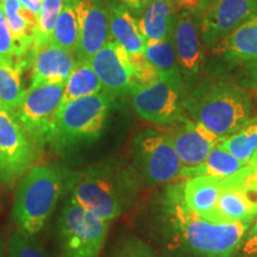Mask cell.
Listing matches in <instances>:
<instances>
[{"instance_id":"6da1fadb","label":"cell","mask_w":257,"mask_h":257,"mask_svg":"<svg viewBox=\"0 0 257 257\" xmlns=\"http://www.w3.org/2000/svg\"><path fill=\"white\" fill-rule=\"evenodd\" d=\"M153 218L161 244L174 257H232L251 226L198 217L186 206L178 181L154 199Z\"/></svg>"},{"instance_id":"7a4b0ae2","label":"cell","mask_w":257,"mask_h":257,"mask_svg":"<svg viewBox=\"0 0 257 257\" xmlns=\"http://www.w3.org/2000/svg\"><path fill=\"white\" fill-rule=\"evenodd\" d=\"M142 186L133 166L96 165L66 178L68 199L108 223L134 207Z\"/></svg>"},{"instance_id":"3957f363","label":"cell","mask_w":257,"mask_h":257,"mask_svg":"<svg viewBox=\"0 0 257 257\" xmlns=\"http://www.w3.org/2000/svg\"><path fill=\"white\" fill-rule=\"evenodd\" d=\"M184 107L188 118L220 138L238 131L252 113L249 92L238 83L221 79L200 82L186 91Z\"/></svg>"},{"instance_id":"277c9868","label":"cell","mask_w":257,"mask_h":257,"mask_svg":"<svg viewBox=\"0 0 257 257\" xmlns=\"http://www.w3.org/2000/svg\"><path fill=\"white\" fill-rule=\"evenodd\" d=\"M66 188V173L57 166L37 165L21 179L16 189L12 217L17 227L40 233Z\"/></svg>"},{"instance_id":"5b68a950","label":"cell","mask_w":257,"mask_h":257,"mask_svg":"<svg viewBox=\"0 0 257 257\" xmlns=\"http://www.w3.org/2000/svg\"><path fill=\"white\" fill-rule=\"evenodd\" d=\"M113 100L102 91L62 104L49 146L64 152L98 140L107 123Z\"/></svg>"},{"instance_id":"8992f818","label":"cell","mask_w":257,"mask_h":257,"mask_svg":"<svg viewBox=\"0 0 257 257\" xmlns=\"http://www.w3.org/2000/svg\"><path fill=\"white\" fill-rule=\"evenodd\" d=\"M110 223L67 199L57 220L60 257H99Z\"/></svg>"},{"instance_id":"52a82bcc","label":"cell","mask_w":257,"mask_h":257,"mask_svg":"<svg viewBox=\"0 0 257 257\" xmlns=\"http://www.w3.org/2000/svg\"><path fill=\"white\" fill-rule=\"evenodd\" d=\"M133 168L147 187L179 181L184 165L165 131L146 128L133 142Z\"/></svg>"},{"instance_id":"ba28073f","label":"cell","mask_w":257,"mask_h":257,"mask_svg":"<svg viewBox=\"0 0 257 257\" xmlns=\"http://www.w3.org/2000/svg\"><path fill=\"white\" fill-rule=\"evenodd\" d=\"M128 94L136 113L154 125L169 127L187 118L182 80L157 76L150 81L136 83Z\"/></svg>"},{"instance_id":"9c48e42d","label":"cell","mask_w":257,"mask_h":257,"mask_svg":"<svg viewBox=\"0 0 257 257\" xmlns=\"http://www.w3.org/2000/svg\"><path fill=\"white\" fill-rule=\"evenodd\" d=\"M212 53V68L221 80L229 78L257 85V15L219 42Z\"/></svg>"},{"instance_id":"30bf717a","label":"cell","mask_w":257,"mask_h":257,"mask_svg":"<svg viewBox=\"0 0 257 257\" xmlns=\"http://www.w3.org/2000/svg\"><path fill=\"white\" fill-rule=\"evenodd\" d=\"M64 85L66 82L30 85L15 113L19 125L41 148L50 144L62 106Z\"/></svg>"},{"instance_id":"8fae6325","label":"cell","mask_w":257,"mask_h":257,"mask_svg":"<svg viewBox=\"0 0 257 257\" xmlns=\"http://www.w3.org/2000/svg\"><path fill=\"white\" fill-rule=\"evenodd\" d=\"M42 149L9 111L0 113V186L14 187L42 157Z\"/></svg>"},{"instance_id":"7c38bea8","label":"cell","mask_w":257,"mask_h":257,"mask_svg":"<svg viewBox=\"0 0 257 257\" xmlns=\"http://www.w3.org/2000/svg\"><path fill=\"white\" fill-rule=\"evenodd\" d=\"M257 15V0H212L199 12L201 40L212 50Z\"/></svg>"},{"instance_id":"4fadbf2b","label":"cell","mask_w":257,"mask_h":257,"mask_svg":"<svg viewBox=\"0 0 257 257\" xmlns=\"http://www.w3.org/2000/svg\"><path fill=\"white\" fill-rule=\"evenodd\" d=\"M88 62L100 80L102 89L113 99L130 93L138 82L137 70L133 61L114 41H108Z\"/></svg>"},{"instance_id":"5bb4252c","label":"cell","mask_w":257,"mask_h":257,"mask_svg":"<svg viewBox=\"0 0 257 257\" xmlns=\"http://www.w3.org/2000/svg\"><path fill=\"white\" fill-rule=\"evenodd\" d=\"M79 23L76 60L88 61L111 40L105 0H73Z\"/></svg>"},{"instance_id":"9a60e30c","label":"cell","mask_w":257,"mask_h":257,"mask_svg":"<svg viewBox=\"0 0 257 257\" xmlns=\"http://www.w3.org/2000/svg\"><path fill=\"white\" fill-rule=\"evenodd\" d=\"M165 133L184 167L201 165L208 153L221 141L216 134L188 117L173 126L166 127Z\"/></svg>"},{"instance_id":"2e32d148","label":"cell","mask_w":257,"mask_h":257,"mask_svg":"<svg viewBox=\"0 0 257 257\" xmlns=\"http://www.w3.org/2000/svg\"><path fill=\"white\" fill-rule=\"evenodd\" d=\"M194 12L182 10L174 27V46L184 81L198 76L202 64V44L199 19Z\"/></svg>"},{"instance_id":"e0dca14e","label":"cell","mask_w":257,"mask_h":257,"mask_svg":"<svg viewBox=\"0 0 257 257\" xmlns=\"http://www.w3.org/2000/svg\"><path fill=\"white\" fill-rule=\"evenodd\" d=\"M75 54L62 49L54 43H47L31 53V85L64 83L76 64Z\"/></svg>"},{"instance_id":"ac0fdd59","label":"cell","mask_w":257,"mask_h":257,"mask_svg":"<svg viewBox=\"0 0 257 257\" xmlns=\"http://www.w3.org/2000/svg\"><path fill=\"white\" fill-rule=\"evenodd\" d=\"M226 184V178L199 175L182 179L181 191L184 201L198 217L212 223H219L217 204Z\"/></svg>"},{"instance_id":"d6986e66","label":"cell","mask_w":257,"mask_h":257,"mask_svg":"<svg viewBox=\"0 0 257 257\" xmlns=\"http://www.w3.org/2000/svg\"><path fill=\"white\" fill-rule=\"evenodd\" d=\"M108 12L111 40L126 51L131 60L144 57L146 42L138 19L120 0H105Z\"/></svg>"},{"instance_id":"ffe728a7","label":"cell","mask_w":257,"mask_h":257,"mask_svg":"<svg viewBox=\"0 0 257 257\" xmlns=\"http://www.w3.org/2000/svg\"><path fill=\"white\" fill-rule=\"evenodd\" d=\"M16 49V66L23 70L37 35V16L25 9L18 0H5L2 4Z\"/></svg>"},{"instance_id":"44dd1931","label":"cell","mask_w":257,"mask_h":257,"mask_svg":"<svg viewBox=\"0 0 257 257\" xmlns=\"http://www.w3.org/2000/svg\"><path fill=\"white\" fill-rule=\"evenodd\" d=\"M217 214L219 223L252 225L257 219L256 201L237 184L233 175L226 178L217 204Z\"/></svg>"},{"instance_id":"7402d4cb","label":"cell","mask_w":257,"mask_h":257,"mask_svg":"<svg viewBox=\"0 0 257 257\" xmlns=\"http://www.w3.org/2000/svg\"><path fill=\"white\" fill-rule=\"evenodd\" d=\"M176 17L174 0H152L138 25L147 41H162L174 32Z\"/></svg>"},{"instance_id":"603a6c76","label":"cell","mask_w":257,"mask_h":257,"mask_svg":"<svg viewBox=\"0 0 257 257\" xmlns=\"http://www.w3.org/2000/svg\"><path fill=\"white\" fill-rule=\"evenodd\" d=\"M246 163L236 159L219 144L208 153L206 159L201 165L193 167H184L180 174V180L193 178L199 175H211L218 178H229L238 173Z\"/></svg>"},{"instance_id":"cb8c5ba5","label":"cell","mask_w":257,"mask_h":257,"mask_svg":"<svg viewBox=\"0 0 257 257\" xmlns=\"http://www.w3.org/2000/svg\"><path fill=\"white\" fill-rule=\"evenodd\" d=\"M173 34L162 41H147L144 57L154 67L159 76L184 81L176 57Z\"/></svg>"},{"instance_id":"d4e9b609","label":"cell","mask_w":257,"mask_h":257,"mask_svg":"<svg viewBox=\"0 0 257 257\" xmlns=\"http://www.w3.org/2000/svg\"><path fill=\"white\" fill-rule=\"evenodd\" d=\"M104 91L102 85L88 61H76L72 73L64 85L63 101L66 104L74 99L98 94Z\"/></svg>"},{"instance_id":"484cf974","label":"cell","mask_w":257,"mask_h":257,"mask_svg":"<svg viewBox=\"0 0 257 257\" xmlns=\"http://www.w3.org/2000/svg\"><path fill=\"white\" fill-rule=\"evenodd\" d=\"M50 42L64 50L76 54L79 46V23L73 0H64Z\"/></svg>"},{"instance_id":"4316f807","label":"cell","mask_w":257,"mask_h":257,"mask_svg":"<svg viewBox=\"0 0 257 257\" xmlns=\"http://www.w3.org/2000/svg\"><path fill=\"white\" fill-rule=\"evenodd\" d=\"M25 91L22 70L16 64L0 59V100L6 110L15 114Z\"/></svg>"},{"instance_id":"83f0119b","label":"cell","mask_w":257,"mask_h":257,"mask_svg":"<svg viewBox=\"0 0 257 257\" xmlns=\"http://www.w3.org/2000/svg\"><path fill=\"white\" fill-rule=\"evenodd\" d=\"M219 146L236 159L248 163L257 153V118H251L238 131L221 138Z\"/></svg>"},{"instance_id":"f1b7e54d","label":"cell","mask_w":257,"mask_h":257,"mask_svg":"<svg viewBox=\"0 0 257 257\" xmlns=\"http://www.w3.org/2000/svg\"><path fill=\"white\" fill-rule=\"evenodd\" d=\"M63 3L64 0H43L41 12L37 17V35L31 53L51 41L57 18L63 8Z\"/></svg>"},{"instance_id":"f546056e","label":"cell","mask_w":257,"mask_h":257,"mask_svg":"<svg viewBox=\"0 0 257 257\" xmlns=\"http://www.w3.org/2000/svg\"><path fill=\"white\" fill-rule=\"evenodd\" d=\"M9 257H49L40 243L19 227L12 231L8 242Z\"/></svg>"},{"instance_id":"4dcf8cb0","label":"cell","mask_w":257,"mask_h":257,"mask_svg":"<svg viewBox=\"0 0 257 257\" xmlns=\"http://www.w3.org/2000/svg\"><path fill=\"white\" fill-rule=\"evenodd\" d=\"M111 257H162L149 244L136 236H125L115 246Z\"/></svg>"},{"instance_id":"1f68e13d","label":"cell","mask_w":257,"mask_h":257,"mask_svg":"<svg viewBox=\"0 0 257 257\" xmlns=\"http://www.w3.org/2000/svg\"><path fill=\"white\" fill-rule=\"evenodd\" d=\"M234 176L237 184L248 192L257 204V153Z\"/></svg>"},{"instance_id":"d6a6232c","label":"cell","mask_w":257,"mask_h":257,"mask_svg":"<svg viewBox=\"0 0 257 257\" xmlns=\"http://www.w3.org/2000/svg\"><path fill=\"white\" fill-rule=\"evenodd\" d=\"M0 59L16 64V49L9 22L3 6L0 5Z\"/></svg>"},{"instance_id":"836d02e7","label":"cell","mask_w":257,"mask_h":257,"mask_svg":"<svg viewBox=\"0 0 257 257\" xmlns=\"http://www.w3.org/2000/svg\"><path fill=\"white\" fill-rule=\"evenodd\" d=\"M232 257H257V220L253 223Z\"/></svg>"},{"instance_id":"e575fe53","label":"cell","mask_w":257,"mask_h":257,"mask_svg":"<svg viewBox=\"0 0 257 257\" xmlns=\"http://www.w3.org/2000/svg\"><path fill=\"white\" fill-rule=\"evenodd\" d=\"M120 2L130 10L131 14L140 17L152 0H120Z\"/></svg>"},{"instance_id":"d590c367","label":"cell","mask_w":257,"mask_h":257,"mask_svg":"<svg viewBox=\"0 0 257 257\" xmlns=\"http://www.w3.org/2000/svg\"><path fill=\"white\" fill-rule=\"evenodd\" d=\"M18 2L21 3L25 9H28L29 11H31L32 14L36 15L38 17V15H40L41 12L42 3H43V0H18Z\"/></svg>"},{"instance_id":"8d00e7d4","label":"cell","mask_w":257,"mask_h":257,"mask_svg":"<svg viewBox=\"0 0 257 257\" xmlns=\"http://www.w3.org/2000/svg\"><path fill=\"white\" fill-rule=\"evenodd\" d=\"M202 0H178L180 8L182 10H187V11L198 14L199 9H200Z\"/></svg>"},{"instance_id":"74e56055","label":"cell","mask_w":257,"mask_h":257,"mask_svg":"<svg viewBox=\"0 0 257 257\" xmlns=\"http://www.w3.org/2000/svg\"><path fill=\"white\" fill-rule=\"evenodd\" d=\"M4 248H5V242L4 239L2 238V236H0V257H4Z\"/></svg>"},{"instance_id":"f35d334b","label":"cell","mask_w":257,"mask_h":257,"mask_svg":"<svg viewBox=\"0 0 257 257\" xmlns=\"http://www.w3.org/2000/svg\"><path fill=\"white\" fill-rule=\"evenodd\" d=\"M212 2V0H202V2H201V5H200V9H199V11H198V14H199V12H200L201 11V10L202 9H204L205 8V6H206L207 4H208V3H211ZM197 14V15H198Z\"/></svg>"},{"instance_id":"ab89813d","label":"cell","mask_w":257,"mask_h":257,"mask_svg":"<svg viewBox=\"0 0 257 257\" xmlns=\"http://www.w3.org/2000/svg\"><path fill=\"white\" fill-rule=\"evenodd\" d=\"M3 111H8V110H6L5 106H4V104H3L2 100H0V113H2Z\"/></svg>"},{"instance_id":"60d3db41","label":"cell","mask_w":257,"mask_h":257,"mask_svg":"<svg viewBox=\"0 0 257 257\" xmlns=\"http://www.w3.org/2000/svg\"><path fill=\"white\" fill-rule=\"evenodd\" d=\"M4 2H5V0H0V5H2Z\"/></svg>"},{"instance_id":"b9f144b4","label":"cell","mask_w":257,"mask_h":257,"mask_svg":"<svg viewBox=\"0 0 257 257\" xmlns=\"http://www.w3.org/2000/svg\"><path fill=\"white\" fill-rule=\"evenodd\" d=\"M0 206H2V200H0Z\"/></svg>"}]
</instances>
